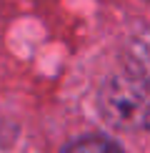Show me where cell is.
Here are the masks:
<instances>
[{
    "label": "cell",
    "mask_w": 150,
    "mask_h": 153,
    "mask_svg": "<svg viewBox=\"0 0 150 153\" xmlns=\"http://www.w3.org/2000/svg\"><path fill=\"white\" fill-rule=\"evenodd\" d=\"M105 118L115 126H145V91L130 80H110L103 91Z\"/></svg>",
    "instance_id": "cell-1"
},
{
    "label": "cell",
    "mask_w": 150,
    "mask_h": 153,
    "mask_svg": "<svg viewBox=\"0 0 150 153\" xmlns=\"http://www.w3.org/2000/svg\"><path fill=\"white\" fill-rule=\"evenodd\" d=\"M65 153H123V151H120V146L112 143L110 138L88 136V138H80V141L70 143L65 148Z\"/></svg>",
    "instance_id": "cell-2"
}]
</instances>
